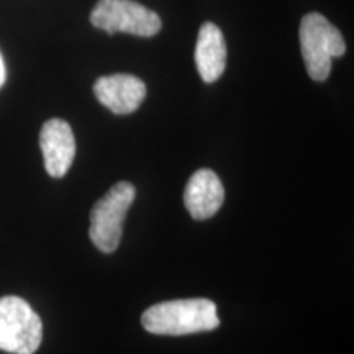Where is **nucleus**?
I'll return each instance as SVG.
<instances>
[{"label": "nucleus", "mask_w": 354, "mask_h": 354, "mask_svg": "<svg viewBox=\"0 0 354 354\" xmlns=\"http://www.w3.org/2000/svg\"><path fill=\"white\" fill-rule=\"evenodd\" d=\"M141 325L153 335L183 336L218 328L216 305L209 299H183L149 307Z\"/></svg>", "instance_id": "obj_1"}, {"label": "nucleus", "mask_w": 354, "mask_h": 354, "mask_svg": "<svg viewBox=\"0 0 354 354\" xmlns=\"http://www.w3.org/2000/svg\"><path fill=\"white\" fill-rule=\"evenodd\" d=\"M300 50L308 76L313 81L323 82L330 76L331 61L346 51L343 35L322 13L312 12L300 24Z\"/></svg>", "instance_id": "obj_2"}, {"label": "nucleus", "mask_w": 354, "mask_h": 354, "mask_svg": "<svg viewBox=\"0 0 354 354\" xmlns=\"http://www.w3.org/2000/svg\"><path fill=\"white\" fill-rule=\"evenodd\" d=\"M136 190L130 183H118L99 198L91 212V228L88 234L95 248L102 253H113L120 245L123 221L127 218Z\"/></svg>", "instance_id": "obj_3"}, {"label": "nucleus", "mask_w": 354, "mask_h": 354, "mask_svg": "<svg viewBox=\"0 0 354 354\" xmlns=\"http://www.w3.org/2000/svg\"><path fill=\"white\" fill-rule=\"evenodd\" d=\"M43 339L38 313L15 295L0 299V349L12 354H35Z\"/></svg>", "instance_id": "obj_4"}, {"label": "nucleus", "mask_w": 354, "mask_h": 354, "mask_svg": "<svg viewBox=\"0 0 354 354\" xmlns=\"http://www.w3.org/2000/svg\"><path fill=\"white\" fill-rule=\"evenodd\" d=\"M91 24L107 33H130L136 37H154L161 30L156 12L133 0H99L91 12Z\"/></svg>", "instance_id": "obj_5"}, {"label": "nucleus", "mask_w": 354, "mask_h": 354, "mask_svg": "<svg viewBox=\"0 0 354 354\" xmlns=\"http://www.w3.org/2000/svg\"><path fill=\"white\" fill-rule=\"evenodd\" d=\"M39 146L48 174L56 179L63 177L76 156V140L69 123L61 118L48 120L39 133Z\"/></svg>", "instance_id": "obj_6"}, {"label": "nucleus", "mask_w": 354, "mask_h": 354, "mask_svg": "<svg viewBox=\"0 0 354 354\" xmlns=\"http://www.w3.org/2000/svg\"><path fill=\"white\" fill-rule=\"evenodd\" d=\"M94 94L102 105L117 115H128L140 109L146 97L145 82L131 74H112L97 79Z\"/></svg>", "instance_id": "obj_7"}, {"label": "nucleus", "mask_w": 354, "mask_h": 354, "mask_svg": "<svg viewBox=\"0 0 354 354\" xmlns=\"http://www.w3.org/2000/svg\"><path fill=\"white\" fill-rule=\"evenodd\" d=\"M223 184L210 169L197 171L189 179L184 192L185 209L196 220L212 218L223 205Z\"/></svg>", "instance_id": "obj_8"}, {"label": "nucleus", "mask_w": 354, "mask_h": 354, "mask_svg": "<svg viewBox=\"0 0 354 354\" xmlns=\"http://www.w3.org/2000/svg\"><path fill=\"white\" fill-rule=\"evenodd\" d=\"M196 64L203 82L218 81L227 66V44L221 30L212 21H205L198 32L196 44Z\"/></svg>", "instance_id": "obj_9"}, {"label": "nucleus", "mask_w": 354, "mask_h": 354, "mask_svg": "<svg viewBox=\"0 0 354 354\" xmlns=\"http://www.w3.org/2000/svg\"><path fill=\"white\" fill-rule=\"evenodd\" d=\"M6 77H7L6 63H3V57H2V55H0V87H2L3 82H6Z\"/></svg>", "instance_id": "obj_10"}]
</instances>
